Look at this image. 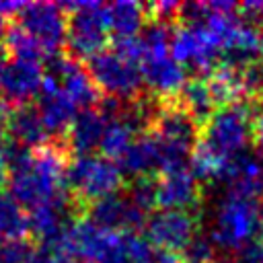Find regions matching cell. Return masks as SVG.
Here are the masks:
<instances>
[{
	"mask_svg": "<svg viewBox=\"0 0 263 263\" xmlns=\"http://www.w3.org/2000/svg\"><path fill=\"white\" fill-rule=\"evenodd\" d=\"M64 171L66 160L62 150L41 148L39 152H33L27 164L8 173V193L29 210L53 201L64 195Z\"/></svg>",
	"mask_w": 263,
	"mask_h": 263,
	"instance_id": "6da1fadb",
	"label": "cell"
},
{
	"mask_svg": "<svg viewBox=\"0 0 263 263\" xmlns=\"http://www.w3.org/2000/svg\"><path fill=\"white\" fill-rule=\"evenodd\" d=\"M259 230H263V208L259 199L228 193L218 201L210 230L216 247L242 251L255 242Z\"/></svg>",
	"mask_w": 263,
	"mask_h": 263,
	"instance_id": "7a4b0ae2",
	"label": "cell"
},
{
	"mask_svg": "<svg viewBox=\"0 0 263 263\" xmlns=\"http://www.w3.org/2000/svg\"><path fill=\"white\" fill-rule=\"evenodd\" d=\"M255 111L242 99L232 105H224L203 123V138L199 144L218 158H232L247 150L253 138Z\"/></svg>",
	"mask_w": 263,
	"mask_h": 263,
	"instance_id": "3957f363",
	"label": "cell"
},
{
	"mask_svg": "<svg viewBox=\"0 0 263 263\" xmlns=\"http://www.w3.org/2000/svg\"><path fill=\"white\" fill-rule=\"evenodd\" d=\"M121 181L123 173L119 164H115L111 158L84 154L74 156L70 162H66L64 185H68L72 193L82 201L95 203L103 197L117 193Z\"/></svg>",
	"mask_w": 263,
	"mask_h": 263,
	"instance_id": "277c9868",
	"label": "cell"
},
{
	"mask_svg": "<svg viewBox=\"0 0 263 263\" xmlns=\"http://www.w3.org/2000/svg\"><path fill=\"white\" fill-rule=\"evenodd\" d=\"M62 8L72 10L68 18L66 31V45L70 47L74 58L90 60L99 51H103L107 43V4L99 2H76L66 4Z\"/></svg>",
	"mask_w": 263,
	"mask_h": 263,
	"instance_id": "5b68a950",
	"label": "cell"
},
{
	"mask_svg": "<svg viewBox=\"0 0 263 263\" xmlns=\"http://www.w3.org/2000/svg\"><path fill=\"white\" fill-rule=\"evenodd\" d=\"M97 88L105 90L107 97L121 101L138 99V92L144 86L142 70L136 62L121 58L113 49H103L88 60L86 66Z\"/></svg>",
	"mask_w": 263,
	"mask_h": 263,
	"instance_id": "8992f818",
	"label": "cell"
},
{
	"mask_svg": "<svg viewBox=\"0 0 263 263\" xmlns=\"http://www.w3.org/2000/svg\"><path fill=\"white\" fill-rule=\"evenodd\" d=\"M18 27L25 29L43 51L58 53V49L66 43L68 18L64 8L51 2H29L18 10Z\"/></svg>",
	"mask_w": 263,
	"mask_h": 263,
	"instance_id": "52a82bcc",
	"label": "cell"
},
{
	"mask_svg": "<svg viewBox=\"0 0 263 263\" xmlns=\"http://www.w3.org/2000/svg\"><path fill=\"white\" fill-rule=\"evenodd\" d=\"M171 55L183 66L195 70H214L220 58V45L205 25H183L171 37Z\"/></svg>",
	"mask_w": 263,
	"mask_h": 263,
	"instance_id": "ba28073f",
	"label": "cell"
},
{
	"mask_svg": "<svg viewBox=\"0 0 263 263\" xmlns=\"http://www.w3.org/2000/svg\"><path fill=\"white\" fill-rule=\"evenodd\" d=\"M197 222L191 212L160 210L146 220V238L162 251H183L197 234Z\"/></svg>",
	"mask_w": 263,
	"mask_h": 263,
	"instance_id": "9c48e42d",
	"label": "cell"
},
{
	"mask_svg": "<svg viewBox=\"0 0 263 263\" xmlns=\"http://www.w3.org/2000/svg\"><path fill=\"white\" fill-rule=\"evenodd\" d=\"M45 76L58 82V86L82 109H90L97 103V86L84 66H80L74 58L51 53L47 58Z\"/></svg>",
	"mask_w": 263,
	"mask_h": 263,
	"instance_id": "30bf717a",
	"label": "cell"
},
{
	"mask_svg": "<svg viewBox=\"0 0 263 263\" xmlns=\"http://www.w3.org/2000/svg\"><path fill=\"white\" fill-rule=\"evenodd\" d=\"M45 80V70L37 62H25V60H6V64L0 68V95L14 103L16 107L25 105L33 97L41 95Z\"/></svg>",
	"mask_w": 263,
	"mask_h": 263,
	"instance_id": "8fae6325",
	"label": "cell"
},
{
	"mask_svg": "<svg viewBox=\"0 0 263 263\" xmlns=\"http://www.w3.org/2000/svg\"><path fill=\"white\" fill-rule=\"evenodd\" d=\"M88 214H90V222L111 232H117V230L136 232L138 228L146 226V220H148L146 212L136 208L125 195H119V193H113L109 197H103L90 203Z\"/></svg>",
	"mask_w": 263,
	"mask_h": 263,
	"instance_id": "7c38bea8",
	"label": "cell"
},
{
	"mask_svg": "<svg viewBox=\"0 0 263 263\" xmlns=\"http://www.w3.org/2000/svg\"><path fill=\"white\" fill-rule=\"evenodd\" d=\"M29 230L35 234V238L43 240L45 247L55 245L64 232L72 226V201L66 197V193L53 201L41 203L33 208L27 216Z\"/></svg>",
	"mask_w": 263,
	"mask_h": 263,
	"instance_id": "4fadbf2b",
	"label": "cell"
},
{
	"mask_svg": "<svg viewBox=\"0 0 263 263\" xmlns=\"http://www.w3.org/2000/svg\"><path fill=\"white\" fill-rule=\"evenodd\" d=\"M140 70L144 84H148L160 97L179 95L187 82L185 68L173 55H168V51L144 55L140 62Z\"/></svg>",
	"mask_w": 263,
	"mask_h": 263,
	"instance_id": "5bb4252c",
	"label": "cell"
},
{
	"mask_svg": "<svg viewBox=\"0 0 263 263\" xmlns=\"http://www.w3.org/2000/svg\"><path fill=\"white\" fill-rule=\"evenodd\" d=\"M37 111L41 115V121H43L47 134L60 136L70 129L72 121L80 113V107L58 86V82H53L51 78L45 76Z\"/></svg>",
	"mask_w": 263,
	"mask_h": 263,
	"instance_id": "9a60e30c",
	"label": "cell"
},
{
	"mask_svg": "<svg viewBox=\"0 0 263 263\" xmlns=\"http://www.w3.org/2000/svg\"><path fill=\"white\" fill-rule=\"evenodd\" d=\"M152 127L156 129L154 132L156 138H160L162 142H166L168 146H175L179 150L191 152V148H195V144H197V127H199V123L181 105L160 107Z\"/></svg>",
	"mask_w": 263,
	"mask_h": 263,
	"instance_id": "2e32d148",
	"label": "cell"
},
{
	"mask_svg": "<svg viewBox=\"0 0 263 263\" xmlns=\"http://www.w3.org/2000/svg\"><path fill=\"white\" fill-rule=\"evenodd\" d=\"M220 181L228 185V193L259 199L263 191V162L257 154L245 150L226 160Z\"/></svg>",
	"mask_w": 263,
	"mask_h": 263,
	"instance_id": "e0dca14e",
	"label": "cell"
},
{
	"mask_svg": "<svg viewBox=\"0 0 263 263\" xmlns=\"http://www.w3.org/2000/svg\"><path fill=\"white\" fill-rule=\"evenodd\" d=\"M199 201V185L197 179L187 168H177L162 173L156 183V203L164 210H183L189 212Z\"/></svg>",
	"mask_w": 263,
	"mask_h": 263,
	"instance_id": "ac0fdd59",
	"label": "cell"
},
{
	"mask_svg": "<svg viewBox=\"0 0 263 263\" xmlns=\"http://www.w3.org/2000/svg\"><path fill=\"white\" fill-rule=\"evenodd\" d=\"M105 125H107V119L101 115L99 109H92V107L82 109L72 121L70 129L66 132L70 150L76 152V156L92 154V150L101 146Z\"/></svg>",
	"mask_w": 263,
	"mask_h": 263,
	"instance_id": "d6986e66",
	"label": "cell"
},
{
	"mask_svg": "<svg viewBox=\"0 0 263 263\" xmlns=\"http://www.w3.org/2000/svg\"><path fill=\"white\" fill-rule=\"evenodd\" d=\"M6 132L10 134L12 142L27 148H39L49 136L37 107L29 105H21L10 111V115L6 117Z\"/></svg>",
	"mask_w": 263,
	"mask_h": 263,
	"instance_id": "ffe728a7",
	"label": "cell"
},
{
	"mask_svg": "<svg viewBox=\"0 0 263 263\" xmlns=\"http://www.w3.org/2000/svg\"><path fill=\"white\" fill-rule=\"evenodd\" d=\"M119 168L121 173L134 175L136 179L160 171V146H158L156 136L146 134L134 140L132 146L119 158Z\"/></svg>",
	"mask_w": 263,
	"mask_h": 263,
	"instance_id": "44dd1931",
	"label": "cell"
},
{
	"mask_svg": "<svg viewBox=\"0 0 263 263\" xmlns=\"http://www.w3.org/2000/svg\"><path fill=\"white\" fill-rule=\"evenodd\" d=\"M107 27L109 31L115 33V39L123 37H138L144 29V6L129 2V0H119L113 4H107Z\"/></svg>",
	"mask_w": 263,
	"mask_h": 263,
	"instance_id": "7402d4cb",
	"label": "cell"
},
{
	"mask_svg": "<svg viewBox=\"0 0 263 263\" xmlns=\"http://www.w3.org/2000/svg\"><path fill=\"white\" fill-rule=\"evenodd\" d=\"M179 95H181V107H185L197 123L203 125L214 115L216 101H214V95H212L210 84H208L205 78L187 80Z\"/></svg>",
	"mask_w": 263,
	"mask_h": 263,
	"instance_id": "603a6c76",
	"label": "cell"
},
{
	"mask_svg": "<svg viewBox=\"0 0 263 263\" xmlns=\"http://www.w3.org/2000/svg\"><path fill=\"white\" fill-rule=\"evenodd\" d=\"M210 90L214 95L216 105L224 107V105H232L242 101L240 97L247 95L245 92V84H242V70H234L230 66H216L212 70V76L208 80Z\"/></svg>",
	"mask_w": 263,
	"mask_h": 263,
	"instance_id": "cb8c5ba5",
	"label": "cell"
},
{
	"mask_svg": "<svg viewBox=\"0 0 263 263\" xmlns=\"http://www.w3.org/2000/svg\"><path fill=\"white\" fill-rule=\"evenodd\" d=\"M27 232L29 222L23 205L8 191H0V240L25 238Z\"/></svg>",
	"mask_w": 263,
	"mask_h": 263,
	"instance_id": "d4e9b609",
	"label": "cell"
},
{
	"mask_svg": "<svg viewBox=\"0 0 263 263\" xmlns=\"http://www.w3.org/2000/svg\"><path fill=\"white\" fill-rule=\"evenodd\" d=\"M134 142V132L129 129L127 123H123L121 119L117 121H107L105 125V132H103V138H101V152L105 158H121L123 152L132 146Z\"/></svg>",
	"mask_w": 263,
	"mask_h": 263,
	"instance_id": "484cf974",
	"label": "cell"
},
{
	"mask_svg": "<svg viewBox=\"0 0 263 263\" xmlns=\"http://www.w3.org/2000/svg\"><path fill=\"white\" fill-rule=\"evenodd\" d=\"M6 51L12 53L14 60H25V62H37L43 58V47L25 31L21 29L18 25L16 27H10L6 31Z\"/></svg>",
	"mask_w": 263,
	"mask_h": 263,
	"instance_id": "4316f807",
	"label": "cell"
},
{
	"mask_svg": "<svg viewBox=\"0 0 263 263\" xmlns=\"http://www.w3.org/2000/svg\"><path fill=\"white\" fill-rule=\"evenodd\" d=\"M171 37H173V33L168 29V23H164V21H156L154 18L148 25H144L142 33L138 35L140 45H142V58L150 55V53L168 51L171 49Z\"/></svg>",
	"mask_w": 263,
	"mask_h": 263,
	"instance_id": "83f0119b",
	"label": "cell"
},
{
	"mask_svg": "<svg viewBox=\"0 0 263 263\" xmlns=\"http://www.w3.org/2000/svg\"><path fill=\"white\" fill-rule=\"evenodd\" d=\"M123 247H125L127 259L132 263H156V259H158L156 247L146 236H142L138 232L123 234Z\"/></svg>",
	"mask_w": 263,
	"mask_h": 263,
	"instance_id": "f1b7e54d",
	"label": "cell"
},
{
	"mask_svg": "<svg viewBox=\"0 0 263 263\" xmlns=\"http://www.w3.org/2000/svg\"><path fill=\"white\" fill-rule=\"evenodd\" d=\"M185 263H214L216 259V245L210 234H195L189 245L183 249Z\"/></svg>",
	"mask_w": 263,
	"mask_h": 263,
	"instance_id": "f546056e",
	"label": "cell"
},
{
	"mask_svg": "<svg viewBox=\"0 0 263 263\" xmlns=\"http://www.w3.org/2000/svg\"><path fill=\"white\" fill-rule=\"evenodd\" d=\"M125 197L142 212H148L156 205V183L150 181L148 177H138L132 181Z\"/></svg>",
	"mask_w": 263,
	"mask_h": 263,
	"instance_id": "4dcf8cb0",
	"label": "cell"
},
{
	"mask_svg": "<svg viewBox=\"0 0 263 263\" xmlns=\"http://www.w3.org/2000/svg\"><path fill=\"white\" fill-rule=\"evenodd\" d=\"M35 249L27 238L0 240V263H29Z\"/></svg>",
	"mask_w": 263,
	"mask_h": 263,
	"instance_id": "1f68e13d",
	"label": "cell"
},
{
	"mask_svg": "<svg viewBox=\"0 0 263 263\" xmlns=\"http://www.w3.org/2000/svg\"><path fill=\"white\" fill-rule=\"evenodd\" d=\"M240 263H263V242H251L240 251Z\"/></svg>",
	"mask_w": 263,
	"mask_h": 263,
	"instance_id": "d6a6232c",
	"label": "cell"
},
{
	"mask_svg": "<svg viewBox=\"0 0 263 263\" xmlns=\"http://www.w3.org/2000/svg\"><path fill=\"white\" fill-rule=\"evenodd\" d=\"M97 263H132L129 259H127V253H125V247H123V238H121V242L115 247V249H111L103 259H99Z\"/></svg>",
	"mask_w": 263,
	"mask_h": 263,
	"instance_id": "836d02e7",
	"label": "cell"
},
{
	"mask_svg": "<svg viewBox=\"0 0 263 263\" xmlns=\"http://www.w3.org/2000/svg\"><path fill=\"white\" fill-rule=\"evenodd\" d=\"M29 263H60V257H58L55 251L41 249V251H35V255L31 257Z\"/></svg>",
	"mask_w": 263,
	"mask_h": 263,
	"instance_id": "e575fe53",
	"label": "cell"
},
{
	"mask_svg": "<svg viewBox=\"0 0 263 263\" xmlns=\"http://www.w3.org/2000/svg\"><path fill=\"white\" fill-rule=\"evenodd\" d=\"M253 140L257 142V146L263 150V111H259V115L255 117V125H253Z\"/></svg>",
	"mask_w": 263,
	"mask_h": 263,
	"instance_id": "d590c367",
	"label": "cell"
},
{
	"mask_svg": "<svg viewBox=\"0 0 263 263\" xmlns=\"http://www.w3.org/2000/svg\"><path fill=\"white\" fill-rule=\"evenodd\" d=\"M156 263H185V261H183V257H181V255H177V253L162 251V253H158Z\"/></svg>",
	"mask_w": 263,
	"mask_h": 263,
	"instance_id": "8d00e7d4",
	"label": "cell"
},
{
	"mask_svg": "<svg viewBox=\"0 0 263 263\" xmlns=\"http://www.w3.org/2000/svg\"><path fill=\"white\" fill-rule=\"evenodd\" d=\"M214 263H240V259L232 257V255H224V257H216Z\"/></svg>",
	"mask_w": 263,
	"mask_h": 263,
	"instance_id": "74e56055",
	"label": "cell"
},
{
	"mask_svg": "<svg viewBox=\"0 0 263 263\" xmlns=\"http://www.w3.org/2000/svg\"><path fill=\"white\" fill-rule=\"evenodd\" d=\"M4 138H6V117L0 111V146L4 144Z\"/></svg>",
	"mask_w": 263,
	"mask_h": 263,
	"instance_id": "f35d334b",
	"label": "cell"
},
{
	"mask_svg": "<svg viewBox=\"0 0 263 263\" xmlns=\"http://www.w3.org/2000/svg\"><path fill=\"white\" fill-rule=\"evenodd\" d=\"M6 177H8V168H6V164H4V160H2V154H0V187L4 185V181H6Z\"/></svg>",
	"mask_w": 263,
	"mask_h": 263,
	"instance_id": "ab89813d",
	"label": "cell"
},
{
	"mask_svg": "<svg viewBox=\"0 0 263 263\" xmlns=\"http://www.w3.org/2000/svg\"><path fill=\"white\" fill-rule=\"evenodd\" d=\"M6 53H8V51H6V47L0 43V68L6 64Z\"/></svg>",
	"mask_w": 263,
	"mask_h": 263,
	"instance_id": "60d3db41",
	"label": "cell"
},
{
	"mask_svg": "<svg viewBox=\"0 0 263 263\" xmlns=\"http://www.w3.org/2000/svg\"><path fill=\"white\" fill-rule=\"evenodd\" d=\"M6 35V16L0 12V37Z\"/></svg>",
	"mask_w": 263,
	"mask_h": 263,
	"instance_id": "b9f144b4",
	"label": "cell"
}]
</instances>
